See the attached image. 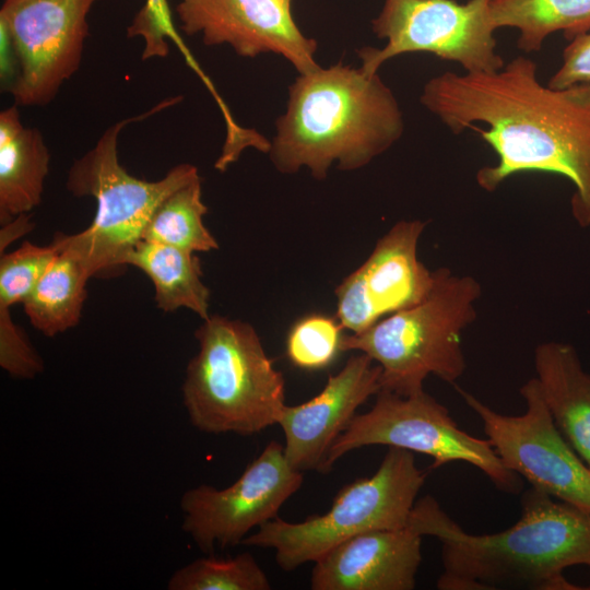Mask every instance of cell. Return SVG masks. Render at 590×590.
I'll list each match as a JSON object with an SVG mask.
<instances>
[{
    "instance_id": "cell-1",
    "label": "cell",
    "mask_w": 590,
    "mask_h": 590,
    "mask_svg": "<svg viewBox=\"0 0 590 590\" xmlns=\"http://www.w3.org/2000/svg\"><path fill=\"white\" fill-rule=\"evenodd\" d=\"M420 102L451 132L474 130L494 150L497 163L476 173L482 189L520 173L560 175L574 186V220L590 226V84L551 87L518 56L492 72L435 75Z\"/></svg>"
},
{
    "instance_id": "cell-2",
    "label": "cell",
    "mask_w": 590,
    "mask_h": 590,
    "mask_svg": "<svg viewBox=\"0 0 590 590\" xmlns=\"http://www.w3.org/2000/svg\"><path fill=\"white\" fill-rule=\"evenodd\" d=\"M408 526L439 540L440 590H579L564 571L590 566V514L534 487L522 496L520 519L504 531L467 532L432 496L416 500Z\"/></svg>"
},
{
    "instance_id": "cell-3",
    "label": "cell",
    "mask_w": 590,
    "mask_h": 590,
    "mask_svg": "<svg viewBox=\"0 0 590 590\" xmlns=\"http://www.w3.org/2000/svg\"><path fill=\"white\" fill-rule=\"evenodd\" d=\"M403 130L399 103L379 75L338 62L299 74L290 85L268 154L282 174L305 167L323 180L332 165L346 172L366 166Z\"/></svg>"
},
{
    "instance_id": "cell-4",
    "label": "cell",
    "mask_w": 590,
    "mask_h": 590,
    "mask_svg": "<svg viewBox=\"0 0 590 590\" xmlns=\"http://www.w3.org/2000/svg\"><path fill=\"white\" fill-rule=\"evenodd\" d=\"M194 335L199 350L182 384L192 426L208 434L252 436L279 424L286 406L285 380L255 328L210 315Z\"/></svg>"
},
{
    "instance_id": "cell-5",
    "label": "cell",
    "mask_w": 590,
    "mask_h": 590,
    "mask_svg": "<svg viewBox=\"0 0 590 590\" xmlns=\"http://www.w3.org/2000/svg\"><path fill=\"white\" fill-rule=\"evenodd\" d=\"M481 294L473 276L439 268L423 300L343 337L341 350L358 351L377 363L384 391L402 397L421 393L429 375L453 385L467 367L462 334L476 318Z\"/></svg>"
},
{
    "instance_id": "cell-6",
    "label": "cell",
    "mask_w": 590,
    "mask_h": 590,
    "mask_svg": "<svg viewBox=\"0 0 590 590\" xmlns=\"http://www.w3.org/2000/svg\"><path fill=\"white\" fill-rule=\"evenodd\" d=\"M181 97L162 101L148 111L108 127L94 148L75 160L66 187L74 197H93L97 209L88 227L78 234H57L73 250L91 278L126 266V258L141 240L142 233L157 205L174 190L199 176L198 168L182 163L162 179L149 181L130 175L118 158L121 130L160 113Z\"/></svg>"
},
{
    "instance_id": "cell-7",
    "label": "cell",
    "mask_w": 590,
    "mask_h": 590,
    "mask_svg": "<svg viewBox=\"0 0 590 590\" xmlns=\"http://www.w3.org/2000/svg\"><path fill=\"white\" fill-rule=\"evenodd\" d=\"M425 479L412 451L388 447L377 471L343 486L326 514L302 522L276 517L241 544L271 548L282 570H294L357 534L405 528Z\"/></svg>"
},
{
    "instance_id": "cell-8",
    "label": "cell",
    "mask_w": 590,
    "mask_h": 590,
    "mask_svg": "<svg viewBox=\"0 0 590 590\" xmlns=\"http://www.w3.org/2000/svg\"><path fill=\"white\" fill-rule=\"evenodd\" d=\"M375 404L355 414L329 449L322 473L347 452L388 446L429 456L432 468L467 462L481 470L500 491L518 493L520 476L504 465L491 441L462 430L448 409L425 391L402 397L380 390Z\"/></svg>"
},
{
    "instance_id": "cell-9",
    "label": "cell",
    "mask_w": 590,
    "mask_h": 590,
    "mask_svg": "<svg viewBox=\"0 0 590 590\" xmlns=\"http://www.w3.org/2000/svg\"><path fill=\"white\" fill-rule=\"evenodd\" d=\"M491 0H385L371 21L373 32L386 39L382 48L357 50L361 68L377 73L387 60L408 52H428L455 61L465 72H492L505 62L496 52Z\"/></svg>"
},
{
    "instance_id": "cell-10",
    "label": "cell",
    "mask_w": 590,
    "mask_h": 590,
    "mask_svg": "<svg viewBox=\"0 0 590 590\" xmlns=\"http://www.w3.org/2000/svg\"><path fill=\"white\" fill-rule=\"evenodd\" d=\"M481 418L487 439L506 468L532 487L590 514V468L557 427L533 377L520 388L527 411L504 415L457 387Z\"/></svg>"
},
{
    "instance_id": "cell-11",
    "label": "cell",
    "mask_w": 590,
    "mask_h": 590,
    "mask_svg": "<svg viewBox=\"0 0 590 590\" xmlns=\"http://www.w3.org/2000/svg\"><path fill=\"white\" fill-rule=\"evenodd\" d=\"M303 481L283 445L272 440L228 487L202 484L187 489L180 499L181 528L208 554L241 544L252 529L278 517Z\"/></svg>"
},
{
    "instance_id": "cell-12",
    "label": "cell",
    "mask_w": 590,
    "mask_h": 590,
    "mask_svg": "<svg viewBox=\"0 0 590 590\" xmlns=\"http://www.w3.org/2000/svg\"><path fill=\"white\" fill-rule=\"evenodd\" d=\"M98 0H4L0 23L19 60L15 104L43 106L79 69L87 15Z\"/></svg>"
},
{
    "instance_id": "cell-13",
    "label": "cell",
    "mask_w": 590,
    "mask_h": 590,
    "mask_svg": "<svg viewBox=\"0 0 590 590\" xmlns=\"http://www.w3.org/2000/svg\"><path fill=\"white\" fill-rule=\"evenodd\" d=\"M425 227L420 220L396 223L378 239L363 264L335 287V318L343 329L361 333L426 297L434 271L417 257Z\"/></svg>"
},
{
    "instance_id": "cell-14",
    "label": "cell",
    "mask_w": 590,
    "mask_h": 590,
    "mask_svg": "<svg viewBox=\"0 0 590 590\" xmlns=\"http://www.w3.org/2000/svg\"><path fill=\"white\" fill-rule=\"evenodd\" d=\"M176 13L181 30L204 45L225 44L245 58L276 54L299 74L320 67L318 44L297 26L292 0H180Z\"/></svg>"
},
{
    "instance_id": "cell-15",
    "label": "cell",
    "mask_w": 590,
    "mask_h": 590,
    "mask_svg": "<svg viewBox=\"0 0 590 590\" xmlns=\"http://www.w3.org/2000/svg\"><path fill=\"white\" fill-rule=\"evenodd\" d=\"M380 375V366L361 353L351 356L340 371L330 375L317 396L285 406L279 425L284 434L285 458L295 470L322 473L334 440L356 410L381 390Z\"/></svg>"
},
{
    "instance_id": "cell-16",
    "label": "cell",
    "mask_w": 590,
    "mask_h": 590,
    "mask_svg": "<svg viewBox=\"0 0 590 590\" xmlns=\"http://www.w3.org/2000/svg\"><path fill=\"white\" fill-rule=\"evenodd\" d=\"M422 535L409 526L357 534L316 562L312 590H412L422 562Z\"/></svg>"
},
{
    "instance_id": "cell-17",
    "label": "cell",
    "mask_w": 590,
    "mask_h": 590,
    "mask_svg": "<svg viewBox=\"0 0 590 590\" xmlns=\"http://www.w3.org/2000/svg\"><path fill=\"white\" fill-rule=\"evenodd\" d=\"M534 367L543 400L557 427L590 468V374L574 346L544 342L534 351Z\"/></svg>"
},
{
    "instance_id": "cell-18",
    "label": "cell",
    "mask_w": 590,
    "mask_h": 590,
    "mask_svg": "<svg viewBox=\"0 0 590 590\" xmlns=\"http://www.w3.org/2000/svg\"><path fill=\"white\" fill-rule=\"evenodd\" d=\"M50 154L40 131L25 127L17 105L0 113V223L31 212L42 201Z\"/></svg>"
},
{
    "instance_id": "cell-19",
    "label": "cell",
    "mask_w": 590,
    "mask_h": 590,
    "mask_svg": "<svg viewBox=\"0 0 590 590\" xmlns=\"http://www.w3.org/2000/svg\"><path fill=\"white\" fill-rule=\"evenodd\" d=\"M126 266L149 276L156 306L164 312L187 308L202 320L210 317V291L202 282L200 260L193 253L141 239L127 256Z\"/></svg>"
},
{
    "instance_id": "cell-20",
    "label": "cell",
    "mask_w": 590,
    "mask_h": 590,
    "mask_svg": "<svg viewBox=\"0 0 590 590\" xmlns=\"http://www.w3.org/2000/svg\"><path fill=\"white\" fill-rule=\"evenodd\" d=\"M59 251L22 302L33 327L46 337H54L74 327L81 317L91 278L79 256L54 239Z\"/></svg>"
},
{
    "instance_id": "cell-21",
    "label": "cell",
    "mask_w": 590,
    "mask_h": 590,
    "mask_svg": "<svg viewBox=\"0 0 590 590\" xmlns=\"http://www.w3.org/2000/svg\"><path fill=\"white\" fill-rule=\"evenodd\" d=\"M496 30L519 31L518 48L539 51L545 39L562 32L567 40L590 31V0H491Z\"/></svg>"
},
{
    "instance_id": "cell-22",
    "label": "cell",
    "mask_w": 590,
    "mask_h": 590,
    "mask_svg": "<svg viewBox=\"0 0 590 590\" xmlns=\"http://www.w3.org/2000/svg\"><path fill=\"white\" fill-rule=\"evenodd\" d=\"M206 212L201 198V178L198 176L174 190L157 205L141 239L191 253L216 250L217 240L203 222Z\"/></svg>"
},
{
    "instance_id": "cell-23",
    "label": "cell",
    "mask_w": 590,
    "mask_h": 590,
    "mask_svg": "<svg viewBox=\"0 0 590 590\" xmlns=\"http://www.w3.org/2000/svg\"><path fill=\"white\" fill-rule=\"evenodd\" d=\"M169 590H270L269 577L250 553L234 557H202L178 568Z\"/></svg>"
},
{
    "instance_id": "cell-24",
    "label": "cell",
    "mask_w": 590,
    "mask_h": 590,
    "mask_svg": "<svg viewBox=\"0 0 590 590\" xmlns=\"http://www.w3.org/2000/svg\"><path fill=\"white\" fill-rule=\"evenodd\" d=\"M343 327L337 318L308 315L293 324L286 339V355L298 368L328 367L341 352Z\"/></svg>"
},
{
    "instance_id": "cell-25",
    "label": "cell",
    "mask_w": 590,
    "mask_h": 590,
    "mask_svg": "<svg viewBox=\"0 0 590 590\" xmlns=\"http://www.w3.org/2000/svg\"><path fill=\"white\" fill-rule=\"evenodd\" d=\"M58 251L59 246L52 240L49 246L24 241L14 251L1 252L0 308L10 309L22 303Z\"/></svg>"
},
{
    "instance_id": "cell-26",
    "label": "cell",
    "mask_w": 590,
    "mask_h": 590,
    "mask_svg": "<svg viewBox=\"0 0 590 590\" xmlns=\"http://www.w3.org/2000/svg\"><path fill=\"white\" fill-rule=\"evenodd\" d=\"M127 33L128 37H142L143 60L166 57L169 51L168 39L182 52L187 63L194 60L176 31L167 0H145L128 26Z\"/></svg>"
},
{
    "instance_id": "cell-27",
    "label": "cell",
    "mask_w": 590,
    "mask_h": 590,
    "mask_svg": "<svg viewBox=\"0 0 590 590\" xmlns=\"http://www.w3.org/2000/svg\"><path fill=\"white\" fill-rule=\"evenodd\" d=\"M0 366L19 379H32L44 369L42 357L8 309H0Z\"/></svg>"
},
{
    "instance_id": "cell-28",
    "label": "cell",
    "mask_w": 590,
    "mask_h": 590,
    "mask_svg": "<svg viewBox=\"0 0 590 590\" xmlns=\"http://www.w3.org/2000/svg\"><path fill=\"white\" fill-rule=\"evenodd\" d=\"M590 84V31L569 40L563 51V62L547 85L563 88Z\"/></svg>"
},
{
    "instance_id": "cell-29",
    "label": "cell",
    "mask_w": 590,
    "mask_h": 590,
    "mask_svg": "<svg viewBox=\"0 0 590 590\" xmlns=\"http://www.w3.org/2000/svg\"><path fill=\"white\" fill-rule=\"evenodd\" d=\"M587 590H590V585L586 588Z\"/></svg>"
}]
</instances>
